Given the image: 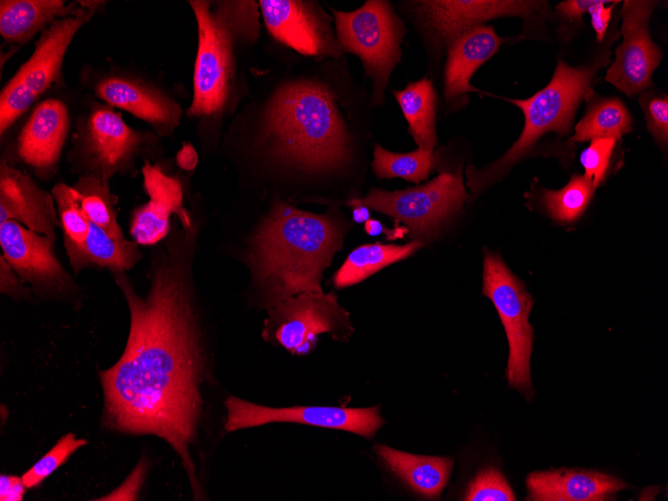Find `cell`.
Wrapping results in <instances>:
<instances>
[{"instance_id": "1", "label": "cell", "mask_w": 668, "mask_h": 501, "mask_svg": "<svg viewBox=\"0 0 668 501\" xmlns=\"http://www.w3.org/2000/svg\"><path fill=\"white\" fill-rule=\"evenodd\" d=\"M165 239L151 258L144 296L125 273L113 274L128 305L130 327L118 361L99 372L102 426L166 441L197 499L201 486L190 450L203 419L202 389L211 371L192 272L197 229L182 226Z\"/></svg>"}, {"instance_id": "2", "label": "cell", "mask_w": 668, "mask_h": 501, "mask_svg": "<svg viewBox=\"0 0 668 501\" xmlns=\"http://www.w3.org/2000/svg\"><path fill=\"white\" fill-rule=\"evenodd\" d=\"M345 230L329 211L314 214L277 202L250 241L248 264L267 310L301 293L323 292V272L343 246Z\"/></svg>"}, {"instance_id": "3", "label": "cell", "mask_w": 668, "mask_h": 501, "mask_svg": "<svg viewBox=\"0 0 668 501\" xmlns=\"http://www.w3.org/2000/svg\"><path fill=\"white\" fill-rule=\"evenodd\" d=\"M263 139L273 158L310 174L342 170L352 139L338 96L310 78L292 80L274 93L264 115Z\"/></svg>"}, {"instance_id": "4", "label": "cell", "mask_w": 668, "mask_h": 501, "mask_svg": "<svg viewBox=\"0 0 668 501\" xmlns=\"http://www.w3.org/2000/svg\"><path fill=\"white\" fill-rule=\"evenodd\" d=\"M198 29L193 100L187 115L216 118L230 105L236 82V48L259 34L254 1H189Z\"/></svg>"}, {"instance_id": "5", "label": "cell", "mask_w": 668, "mask_h": 501, "mask_svg": "<svg viewBox=\"0 0 668 501\" xmlns=\"http://www.w3.org/2000/svg\"><path fill=\"white\" fill-rule=\"evenodd\" d=\"M608 62V55L582 67L559 60L546 87L527 99H507L522 110L524 128L517 141L496 161L480 170L473 165L467 167V185L472 192H482L500 180L542 135L551 131L568 133L579 103L592 91L590 86L597 71Z\"/></svg>"}, {"instance_id": "6", "label": "cell", "mask_w": 668, "mask_h": 501, "mask_svg": "<svg viewBox=\"0 0 668 501\" xmlns=\"http://www.w3.org/2000/svg\"><path fill=\"white\" fill-rule=\"evenodd\" d=\"M157 139L151 132L130 127L109 105L94 104L77 123L69 158L73 170L109 182L132 175L136 163Z\"/></svg>"}, {"instance_id": "7", "label": "cell", "mask_w": 668, "mask_h": 501, "mask_svg": "<svg viewBox=\"0 0 668 501\" xmlns=\"http://www.w3.org/2000/svg\"><path fill=\"white\" fill-rule=\"evenodd\" d=\"M332 12L342 51L361 59L365 77L372 80V101L381 105L390 75L401 60L404 22L390 2L382 0H368L350 12Z\"/></svg>"}, {"instance_id": "8", "label": "cell", "mask_w": 668, "mask_h": 501, "mask_svg": "<svg viewBox=\"0 0 668 501\" xmlns=\"http://www.w3.org/2000/svg\"><path fill=\"white\" fill-rule=\"evenodd\" d=\"M102 3L87 1L86 7L79 13L55 21L40 34L32 55L1 90V135L49 88L62 82L63 61L68 47Z\"/></svg>"}, {"instance_id": "9", "label": "cell", "mask_w": 668, "mask_h": 501, "mask_svg": "<svg viewBox=\"0 0 668 501\" xmlns=\"http://www.w3.org/2000/svg\"><path fill=\"white\" fill-rule=\"evenodd\" d=\"M482 293L494 304L507 336L508 383L530 398L534 394L530 373L534 331L529 314L534 299L502 258L487 249L484 251Z\"/></svg>"}, {"instance_id": "10", "label": "cell", "mask_w": 668, "mask_h": 501, "mask_svg": "<svg viewBox=\"0 0 668 501\" xmlns=\"http://www.w3.org/2000/svg\"><path fill=\"white\" fill-rule=\"evenodd\" d=\"M467 199L460 173L443 172L421 186L395 191L372 188L365 197L352 198L346 205H363L383 213L405 224L414 239L423 242L434 236Z\"/></svg>"}, {"instance_id": "11", "label": "cell", "mask_w": 668, "mask_h": 501, "mask_svg": "<svg viewBox=\"0 0 668 501\" xmlns=\"http://www.w3.org/2000/svg\"><path fill=\"white\" fill-rule=\"evenodd\" d=\"M267 312L263 339L295 355L311 352L320 334L327 333L344 342L354 331L350 314L333 292L301 293L279 302Z\"/></svg>"}, {"instance_id": "12", "label": "cell", "mask_w": 668, "mask_h": 501, "mask_svg": "<svg viewBox=\"0 0 668 501\" xmlns=\"http://www.w3.org/2000/svg\"><path fill=\"white\" fill-rule=\"evenodd\" d=\"M227 432L258 427L269 423H297L343 430L372 438L384 424L380 407L346 408L335 406L268 407L236 396L224 402Z\"/></svg>"}, {"instance_id": "13", "label": "cell", "mask_w": 668, "mask_h": 501, "mask_svg": "<svg viewBox=\"0 0 668 501\" xmlns=\"http://www.w3.org/2000/svg\"><path fill=\"white\" fill-rule=\"evenodd\" d=\"M55 242L16 221L0 223L2 255L40 299L71 301L79 289L54 253Z\"/></svg>"}, {"instance_id": "14", "label": "cell", "mask_w": 668, "mask_h": 501, "mask_svg": "<svg viewBox=\"0 0 668 501\" xmlns=\"http://www.w3.org/2000/svg\"><path fill=\"white\" fill-rule=\"evenodd\" d=\"M415 25L437 47L449 45L461 34L491 19L526 18L546 5L542 1L422 0L406 2Z\"/></svg>"}, {"instance_id": "15", "label": "cell", "mask_w": 668, "mask_h": 501, "mask_svg": "<svg viewBox=\"0 0 668 501\" xmlns=\"http://www.w3.org/2000/svg\"><path fill=\"white\" fill-rule=\"evenodd\" d=\"M655 5V1H623V40L605 79L627 96H635L652 86V74L663 56L649 33V19Z\"/></svg>"}, {"instance_id": "16", "label": "cell", "mask_w": 668, "mask_h": 501, "mask_svg": "<svg viewBox=\"0 0 668 501\" xmlns=\"http://www.w3.org/2000/svg\"><path fill=\"white\" fill-rule=\"evenodd\" d=\"M258 5L267 30L279 42L307 56L336 58L343 53L331 18L316 2L261 0Z\"/></svg>"}, {"instance_id": "17", "label": "cell", "mask_w": 668, "mask_h": 501, "mask_svg": "<svg viewBox=\"0 0 668 501\" xmlns=\"http://www.w3.org/2000/svg\"><path fill=\"white\" fill-rule=\"evenodd\" d=\"M143 188L149 200L135 209L130 222V235L138 245H155L171 230V217L176 216L184 227L193 220L183 205V190L178 178L166 174L159 165L145 161L142 167Z\"/></svg>"}, {"instance_id": "18", "label": "cell", "mask_w": 668, "mask_h": 501, "mask_svg": "<svg viewBox=\"0 0 668 501\" xmlns=\"http://www.w3.org/2000/svg\"><path fill=\"white\" fill-rule=\"evenodd\" d=\"M95 94L111 107L145 121L158 135L169 136L180 124L179 104L156 86L131 74H106L96 82Z\"/></svg>"}, {"instance_id": "19", "label": "cell", "mask_w": 668, "mask_h": 501, "mask_svg": "<svg viewBox=\"0 0 668 501\" xmlns=\"http://www.w3.org/2000/svg\"><path fill=\"white\" fill-rule=\"evenodd\" d=\"M69 124L67 107L55 98L41 101L24 124L17 154L37 177L48 179L55 174Z\"/></svg>"}, {"instance_id": "20", "label": "cell", "mask_w": 668, "mask_h": 501, "mask_svg": "<svg viewBox=\"0 0 668 501\" xmlns=\"http://www.w3.org/2000/svg\"><path fill=\"white\" fill-rule=\"evenodd\" d=\"M55 205L52 193L38 187L27 172L1 162L0 223L16 221L55 242L61 227Z\"/></svg>"}, {"instance_id": "21", "label": "cell", "mask_w": 668, "mask_h": 501, "mask_svg": "<svg viewBox=\"0 0 668 501\" xmlns=\"http://www.w3.org/2000/svg\"><path fill=\"white\" fill-rule=\"evenodd\" d=\"M526 486L527 499L533 501L612 500L628 487L618 477L580 468L534 471L527 476Z\"/></svg>"}, {"instance_id": "22", "label": "cell", "mask_w": 668, "mask_h": 501, "mask_svg": "<svg viewBox=\"0 0 668 501\" xmlns=\"http://www.w3.org/2000/svg\"><path fill=\"white\" fill-rule=\"evenodd\" d=\"M504 42L491 26L480 25L457 37L448 47L444 95L450 107L460 105L471 91L474 72L490 59Z\"/></svg>"}, {"instance_id": "23", "label": "cell", "mask_w": 668, "mask_h": 501, "mask_svg": "<svg viewBox=\"0 0 668 501\" xmlns=\"http://www.w3.org/2000/svg\"><path fill=\"white\" fill-rule=\"evenodd\" d=\"M87 1L1 0L0 34L5 42L24 45L55 21L83 10Z\"/></svg>"}, {"instance_id": "24", "label": "cell", "mask_w": 668, "mask_h": 501, "mask_svg": "<svg viewBox=\"0 0 668 501\" xmlns=\"http://www.w3.org/2000/svg\"><path fill=\"white\" fill-rule=\"evenodd\" d=\"M374 452L396 477L427 499L440 497L454 464L450 457L417 455L382 444H375Z\"/></svg>"}, {"instance_id": "25", "label": "cell", "mask_w": 668, "mask_h": 501, "mask_svg": "<svg viewBox=\"0 0 668 501\" xmlns=\"http://www.w3.org/2000/svg\"><path fill=\"white\" fill-rule=\"evenodd\" d=\"M65 249L75 274L87 268L125 273L142 258L135 241H118L92 222L86 241L82 245H66Z\"/></svg>"}, {"instance_id": "26", "label": "cell", "mask_w": 668, "mask_h": 501, "mask_svg": "<svg viewBox=\"0 0 668 501\" xmlns=\"http://www.w3.org/2000/svg\"><path fill=\"white\" fill-rule=\"evenodd\" d=\"M422 246L423 242L417 239L405 245L380 242L361 245L347 256L337 270L333 277L334 285L342 289L358 284L388 265L408 258Z\"/></svg>"}, {"instance_id": "27", "label": "cell", "mask_w": 668, "mask_h": 501, "mask_svg": "<svg viewBox=\"0 0 668 501\" xmlns=\"http://www.w3.org/2000/svg\"><path fill=\"white\" fill-rule=\"evenodd\" d=\"M392 93L408 122V131L415 143L418 147L433 150L437 134L436 94L432 81L424 77Z\"/></svg>"}, {"instance_id": "28", "label": "cell", "mask_w": 668, "mask_h": 501, "mask_svg": "<svg viewBox=\"0 0 668 501\" xmlns=\"http://www.w3.org/2000/svg\"><path fill=\"white\" fill-rule=\"evenodd\" d=\"M632 131V119L618 98H602L593 103L575 126L571 142L611 138L618 140Z\"/></svg>"}, {"instance_id": "29", "label": "cell", "mask_w": 668, "mask_h": 501, "mask_svg": "<svg viewBox=\"0 0 668 501\" xmlns=\"http://www.w3.org/2000/svg\"><path fill=\"white\" fill-rule=\"evenodd\" d=\"M73 187L80 194L82 210L89 221L112 238L126 241L117 220L116 198L111 193L109 182L94 176L81 175Z\"/></svg>"}, {"instance_id": "30", "label": "cell", "mask_w": 668, "mask_h": 501, "mask_svg": "<svg viewBox=\"0 0 668 501\" xmlns=\"http://www.w3.org/2000/svg\"><path fill=\"white\" fill-rule=\"evenodd\" d=\"M436 165L431 149L418 147L408 153H394L379 144L374 147L373 172L380 179L401 178L413 183L426 180Z\"/></svg>"}, {"instance_id": "31", "label": "cell", "mask_w": 668, "mask_h": 501, "mask_svg": "<svg viewBox=\"0 0 668 501\" xmlns=\"http://www.w3.org/2000/svg\"><path fill=\"white\" fill-rule=\"evenodd\" d=\"M595 187L581 175H573L566 186L557 191L545 189L542 201L549 215L560 222L576 220L589 204Z\"/></svg>"}, {"instance_id": "32", "label": "cell", "mask_w": 668, "mask_h": 501, "mask_svg": "<svg viewBox=\"0 0 668 501\" xmlns=\"http://www.w3.org/2000/svg\"><path fill=\"white\" fill-rule=\"evenodd\" d=\"M58 216L63 231L64 246L82 245L88 236L90 221L81 206L78 191L65 183H58L52 189Z\"/></svg>"}, {"instance_id": "33", "label": "cell", "mask_w": 668, "mask_h": 501, "mask_svg": "<svg viewBox=\"0 0 668 501\" xmlns=\"http://www.w3.org/2000/svg\"><path fill=\"white\" fill-rule=\"evenodd\" d=\"M86 444L87 440L77 438L72 432L61 437L43 457L21 476L26 488L38 487Z\"/></svg>"}, {"instance_id": "34", "label": "cell", "mask_w": 668, "mask_h": 501, "mask_svg": "<svg viewBox=\"0 0 668 501\" xmlns=\"http://www.w3.org/2000/svg\"><path fill=\"white\" fill-rule=\"evenodd\" d=\"M463 500L514 501L516 496L503 473L494 466L478 471L469 482Z\"/></svg>"}, {"instance_id": "35", "label": "cell", "mask_w": 668, "mask_h": 501, "mask_svg": "<svg viewBox=\"0 0 668 501\" xmlns=\"http://www.w3.org/2000/svg\"><path fill=\"white\" fill-rule=\"evenodd\" d=\"M616 141L611 138L592 140L591 144L581 152L580 162L585 170L584 177L595 188L604 179Z\"/></svg>"}, {"instance_id": "36", "label": "cell", "mask_w": 668, "mask_h": 501, "mask_svg": "<svg viewBox=\"0 0 668 501\" xmlns=\"http://www.w3.org/2000/svg\"><path fill=\"white\" fill-rule=\"evenodd\" d=\"M647 121V128L660 143L666 144L668 139V99L667 96L644 94L639 100Z\"/></svg>"}, {"instance_id": "37", "label": "cell", "mask_w": 668, "mask_h": 501, "mask_svg": "<svg viewBox=\"0 0 668 501\" xmlns=\"http://www.w3.org/2000/svg\"><path fill=\"white\" fill-rule=\"evenodd\" d=\"M0 291L16 301L31 300L33 292L31 288L25 286L2 254L0 255Z\"/></svg>"}, {"instance_id": "38", "label": "cell", "mask_w": 668, "mask_h": 501, "mask_svg": "<svg viewBox=\"0 0 668 501\" xmlns=\"http://www.w3.org/2000/svg\"><path fill=\"white\" fill-rule=\"evenodd\" d=\"M146 471V460L141 459L119 488L97 500H136L142 487Z\"/></svg>"}, {"instance_id": "39", "label": "cell", "mask_w": 668, "mask_h": 501, "mask_svg": "<svg viewBox=\"0 0 668 501\" xmlns=\"http://www.w3.org/2000/svg\"><path fill=\"white\" fill-rule=\"evenodd\" d=\"M611 1L598 0L597 3L590 8L588 13L591 16V24L596 32L597 40L602 41L606 33L608 23L611 19L612 9L619 1L606 7V3Z\"/></svg>"}, {"instance_id": "40", "label": "cell", "mask_w": 668, "mask_h": 501, "mask_svg": "<svg viewBox=\"0 0 668 501\" xmlns=\"http://www.w3.org/2000/svg\"><path fill=\"white\" fill-rule=\"evenodd\" d=\"M27 488L22 477L1 474L0 476V500L1 501H21Z\"/></svg>"}, {"instance_id": "41", "label": "cell", "mask_w": 668, "mask_h": 501, "mask_svg": "<svg viewBox=\"0 0 668 501\" xmlns=\"http://www.w3.org/2000/svg\"><path fill=\"white\" fill-rule=\"evenodd\" d=\"M598 0H567L556 6L557 12L569 21H579Z\"/></svg>"}, {"instance_id": "42", "label": "cell", "mask_w": 668, "mask_h": 501, "mask_svg": "<svg viewBox=\"0 0 668 501\" xmlns=\"http://www.w3.org/2000/svg\"><path fill=\"white\" fill-rule=\"evenodd\" d=\"M198 161V154L190 143L184 144L176 154V163L184 171H193Z\"/></svg>"}, {"instance_id": "43", "label": "cell", "mask_w": 668, "mask_h": 501, "mask_svg": "<svg viewBox=\"0 0 668 501\" xmlns=\"http://www.w3.org/2000/svg\"><path fill=\"white\" fill-rule=\"evenodd\" d=\"M352 217L356 223H365L370 219V209L363 205L355 206L352 212Z\"/></svg>"}, {"instance_id": "44", "label": "cell", "mask_w": 668, "mask_h": 501, "mask_svg": "<svg viewBox=\"0 0 668 501\" xmlns=\"http://www.w3.org/2000/svg\"><path fill=\"white\" fill-rule=\"evenodd\" d=\"M364 230L370 236H377L384 231V226L378 220L370 218L364 223Z\"/></svg>"}]
</instances>
